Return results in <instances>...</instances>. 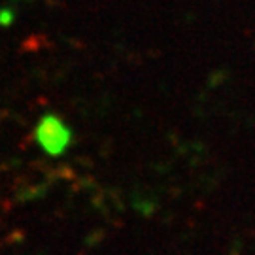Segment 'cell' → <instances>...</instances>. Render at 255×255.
<instances>
[{"mask_svg": "<svg viewBox=\"0 0 255 255\" xmlns=\"http://www.w3.org/2000/svg\"><path fill=\"white\" fill-rule=\"evenodd\" d=\"M36 140L46 153L57 157V155L63 153L70 144V130L59 118L46 116L38 123Z\"/></svg>", "mask_w": 255, "mask_h": 255, "instance_id": "obj_1", "label": "cell"}]
</instances>
